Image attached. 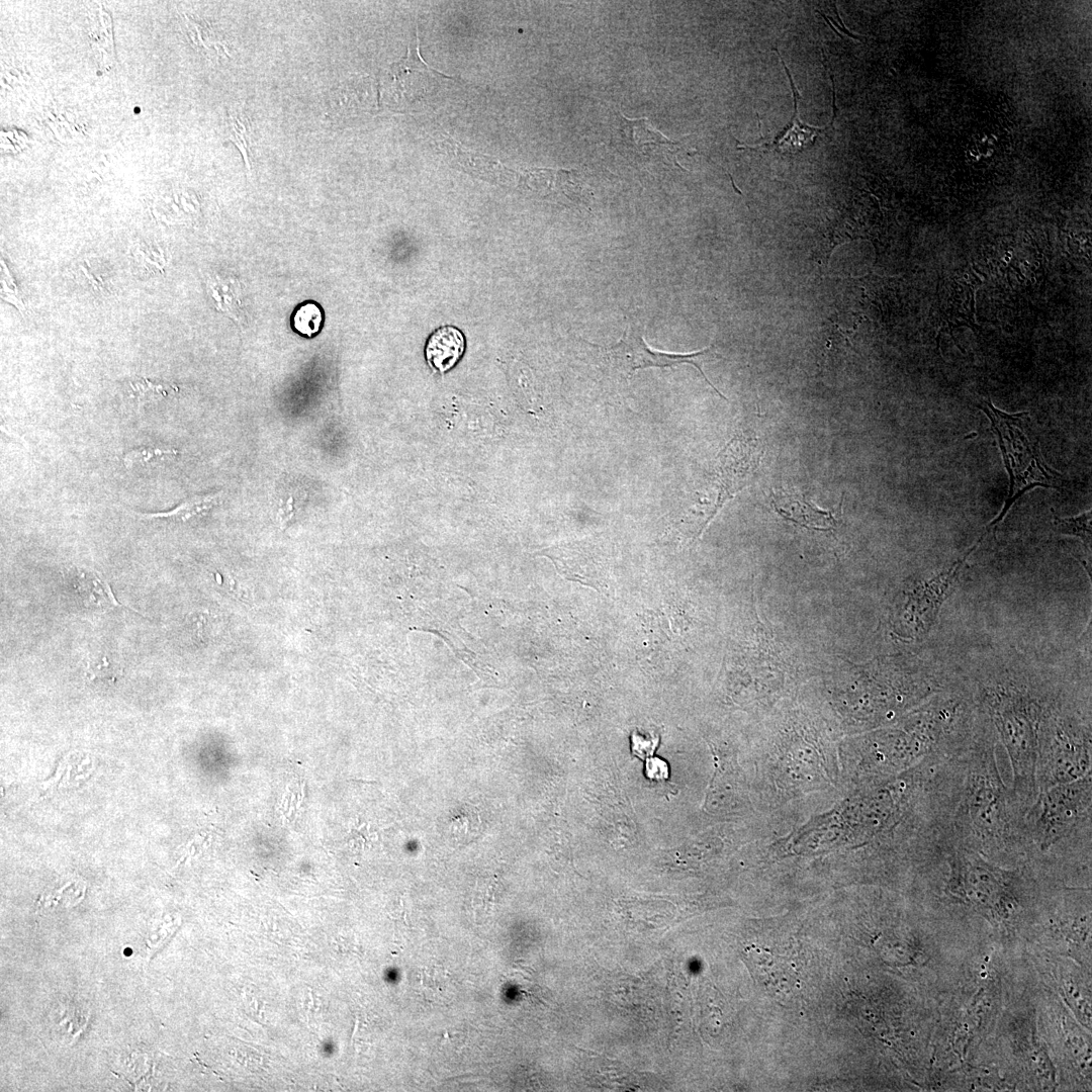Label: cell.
<instances>
[{
    "instance_id": "obj_1",
    "label": "cell",
    "mask_w": 1092,
    "mask_h": 1092,
    "mask_svg": "<svg viewBox=\"0 0 1092 1092\" xmlns=\"http://www.w3.org/2000/svg\"><path fill=\"white\" fill-rule=\"evenodd\" d=\"M979 695L1004 745L1013 795L1024 814L1035 800L1039 730L1048 701L1021 673L1002 668L980 682Z\"/></svg>"
},
{
    "instance_id": "obj_2",
    "label": "cell",
    "mask_w": 1092,
    "mask_h": 1092,
    "mask_svg": "<svg viewBox=\"0 0 1092 1092\" xmlns=\"http://www.w3.org/2000/svg\"><path fill=\"white\" fill-rule=\"evenodd\" d=\"M969 760L964 789L957 808V828L963 836L962 845H1010L1020 839V819L1016 804L1008 798L992 746L973 751Z\"/></svg>"
},
{
    "instance_id": "obj_3",
    "label": "cell",
    "mask_w": 1092,
    "mask_h": 1092,
    "mask_svg": "<svg viewBox=\"0 0 1092 1092\" xmlns=\"http://www.w3.org/2000/svg\"><path fill=\"white\" fill-rule=\"evenodd\" d=\"M977 406L990 420L1009 475V491L1005 504L1001 513L989 523L982 534L986 537L1027 490L1035 486L1064 488L1069 482L1044 462L1037 442L1033 443L1025 434L1024 428L1030 420L1028 413H1004L995 407L990 399L981 400Z\"/></svg>"
},
{
    "instance_id": "obj_4",
    "label": "cell",
    "mask_w": 1092,
    "mask_h": 1092,
    "mask_svg": "<svg viewBox=\"0 0 1092 1092\" xmlns=\"http://www.w3.org/2000/svg\"><path fill=\"white\" fill-rule=\"evenodd\" d=\"M1091 771L1076 781L1039 791L1023 815L1021 836L1045 852L1064 844L1091 822Z\"/></svg>"
},
{
    "instance_id": "obj_5",
    "label": "cell",
    "mask_w": 1092,
    "mask_h": 1092,
    "mask_svg": "<svg viewBox=\"0 0 1092 1092\" xmlns=\"http://www.w3.org/2000/svg\"><path fill=\"white\" fill-rule=\"evenodd\" d=\"M1090 771V723L1048 707L1039 730L1037 791L1076 781Z\"/></svg>"
},
{
    "instance_id": "obj_6",
    "label": "cell",
    "mask_w": 1092,
    "mask_h": 1092,
    "mask_svg": "<svg viewBox=\"0 0 1092 1092\" xmlns=\"http://www.w3.org/2000/svg\"><path fill=\"white\" fill-rule=\"evenodd\" d=\"M713 355V347H707L701 351L689 354H674L651 350L644 342L638 328L629 326L619 342L605 350L606 361L615 372L623 377H629L638 369L649 367H672L680 364L693 365L703 376L705 381L726 399V397L713 385L703 371L702 365Z\"/></svg>"
},
{
    "instance_id": "obj_7",
    "label": "cell",
    "mask_w": 1092,
    "mask_h": 1092,
    "mask_svg": "<svg viewBox=\"0 0 1092 1092\" xmlns=\"http://www.w3.org/2000/svg\"><path fill=\"white\" fill-rule=\"evenodd\" d=\"M978 540L960 559L948 568L930 578L917 582L906 596L904 618L912 637L925 636L933 628L941 607L963 568L967 558L979 546Z\"/></svg>"
},
{
    "instance_id": "obj_8",
    "label": "cell",
    "mask_w": 1092,
    "mask_h": 1092,
    "mask_svg": "<svg viewBox=\"0 0 1092 1092\" xmlns=\"http://www.w3.org/2000/svg\"><path fill=\"white\" fill-rule=\"evenodd\" d=\"M761 455L762 448L755 437L737 435L727 443L718 455L715 471L717 496L713 516L752 481Z\"/></svg>"
},
{
    "instance_id": "obj_9",
    "label": "cell",
    "mask_w": 1092,
    "mask_h": 1092,
    "mask_svg": "<svg viewBox=\"0 0 1092 1092\" xmlns=\"http://www.w3.org/2000/svg\"><path fill=\"white\" fill-rule=\"evenodd\" d=\"M450 76L439 73L424 62L419 51V37L407 48L405 56L393 63L386 75V92L396 102L410 105L434 94Z\"/></svg>"
},
{
    "instance_id": "obj_10",
    "label": "cell",
    "mask_w": 1092,
    "mask_h": 1092,
    "mask_svg": "<svg viewBox=\"0 0 1092 1092\" xmlns=\"http://www.w3.org/2000/svg\"><path fill=\"white\" fill-rule=\"evenodd\" d=\"M744 953L751 974L764 989L778 994L795 982V971L786 958L756 946L747 947Z\"/></svg>"
},
{
    "instance_id": "obj_11",
    "label": "cell",
    "mask_w": 1092,
    "mask_h": 1092,
    "mask_svg": "<svg viewBox=\"0 0 1092 1092\" xmlns=\"http://www.w3.org/2000/svg\"><path fill=\"white\" fill-rule=\"evenodd\" d=\"M775 511L783 518L803 527L827 531L837 525V518L830 511H824L808 502L804 495L781 494L771 492Z\"/></svg>"
},
{
    "instance_id": "obj_12",
    "label": "cell",
    "mask_w": 1092,
    "mask_h": 1092,
    "mask_svg": "<svg viewBox=\"0 0 1092 1092\" xmlns=\"http://www.w3.org/2000/svg\"><path fill=\"white\" fill-rule=\"evenodd\" d=\"M465 349V339L455 327H443L429 338L425 356L430 367L438 372H446L460 360Z\"/></svg>"
},
{
    "instance_id": "obj_13",
    "label": "cell",
    "mask_w": 1092,
    "mask_h": 1092,
    "mask_svg": "<svg viewBox=\"0 0 1092 1092\" xmlns=\"http://www.w3.org/2000/svg\"><path fill=\"white\" fill-rule=\"evenodd\" d=\"M613 143L623 154L632 156L643 154L642 148L652 145H673L659 132L649 128L645 118L630 120L624 115L618 117V127Z\"/></svg>"
},
{
    "instance_id": "obj_14",
    "label": "cell",
    "mask_w": 1092,
    "mask_h": 1092,
    "mask_svg": "<svg viewBox=\"0 0 1092 1092\" xmlns=\"http://www.w3.org/2000/svg\"><path fill=\"white\" fill-rule=\"evenodd\" d=\"M217 495H198L184 500L175 509L155 514H141L143 519H164L179 522H186L195 516L203 515L208 512L216 503Z\"/></svg>"
},
{
    "instance_id": "obj_15",
    "label": "cell",
    "mask_w": 1092,
    "mask_h": 1092,
    "mask_svg": "<svg viewBox=\"0 0 1092 1092\" xmlns=\"http://www.w3.org/2000/svg\"><path fill=\"white\" fill-rule=\"evenodd\" d=\"M1091 519V511H1087L1075 517H1055L1053 526L1057 533L1077 537L1082 541L1085 548L1090 549Z\"/></svg>"
},
{
    "instance_id": "obj_16",
    "label": "cell",
    "mask_w": 1092,
    "mask_h": 1092,
    "mask_svg": "<svg viewBox=\"0 0 1092 1092\" xmlns=\"http://www.w3.org/2000/svg\"><path fill=\"white\" fill-rule=\"evenodd\" d=\"M479 817L474 810L465 808L461 810L451 821L450 831L458 843H467L473 840L479 829Z\"/></svg>"
},
{
    "instance_id": "obj_17",
    "label": "cell",
    "mask_w": 1092,
    "mask_h": 1092,
    "mask_svg": "<svg viewBox=\"0 0 1092 1092\" xmlns=\"http://www.w3.org/2000/svg\"><path fill=\"white\" fill-rule=\"evenodd\" d=\"M292 324L299 334L312 337L322 327V309L313 302L302 304L294 312Z\"/></svg>"
},
{
    "instance_id": "obj_18",
    "label": "cell",
    "mask_w": 1092,
    "mask_h": 1092,
    "mask_svg": "<svg viewBox=\"0 0 1092 1092\" xmlns=\"http://www.w3.org/2000/svg\"><path fill=\"white\" fill-rule=\"evenodd\" d=\"M174 449L160 448V447H140L130 450L123 456V463L126 468H132L135 466H143L151 464L153 461H157L158 458H163L167 455L176 454Z\"/></svg>"
},
{
    "instance_id": "obj_19",
    "label": "cell",
    "mask_w": 1092,
    "mask_h": 1092,
    "mask_svg": "<svg viewBox=\"0 0 1092 1092\" xmlns=\"http://www.w3.org/2000/svg\"><path fill=\"white\" fill-rule=\"evenodd\" d=\"M231 130L232 139L238 148L242 151L243 157L249 163L250 154V124L249 119L244 118L241 114H235L231 116Z\"/></svg>"
},
{
    "instance_id": "obj_20",
    "label": "cell",
    "mask_w": 1092,
    "mask_h": 1092,
    "mask_svg": "<svg viewBox=\"0 0 1092 1092\" xmlns=\"http://www.w3.org/2000/svg\"><path fill=\"white\" fill-rule=\"evenodd\" d=\"M646 774L650 779H666L668 776L667 765L659 758H649L646 763Z\"/></svg>"
},
{
    "instance_id": "obj_21",
    "label": "cell",
    "mask_w": 1092,
    "mask_h": 1092,
    "mask_svg": "<svg viewBox=\"0 0 1092 1092\" xmlns=\"http://www.w3.org/2000/svg\"><path fill=\"white\" fill-rule=\"evenodd\" d=\"M632 742L633 751L638 756L644 758L646 756L652 755L655 748L654 741L646 740L641 735H637L636 733H634L632 736Z\"/></svg>"
}]
</instances>
